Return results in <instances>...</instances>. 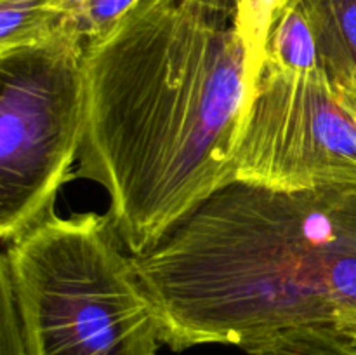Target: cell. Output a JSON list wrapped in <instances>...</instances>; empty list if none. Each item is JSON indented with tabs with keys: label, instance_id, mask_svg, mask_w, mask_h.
<instances>
[{
	"label": "cell",
	"instance_id": "3",
	"mask_svg": "<svg viewBox=\"0 0 356 355\" xmlns=\"http://www.w3.org/2000/svg\"><path fill=\"white\" fill-rule=\"evenodd\" d=\"M108 212H54L6 244L28 355H156L159 317Z\"/></svg>",
	"mask_w": 356,
	"mask_h": 355
},
{
	"label": "cell",
	"instance_id": "8",
	"mask_svg": "<svg viewBox=\"0 0 356 355\" xmlns=\"http://www.w3.org/2000/svg\"><path fill=\"white\" fill-rule=\"evenodd\" d=\"M245 355H356V336L339 324L294 327L242 348Z\"/></svg>",
	"mask_w": 356,
	"mask_h": 355
},
{
	"label": "cell",
	"instance_id": "4",
	"mask_svg": "<svg viewBox=\"0 0 356 355\" xmlns=\"http://www.w3.org/2000/svg\"><path fill=\"white\" fill-rule=\"evenodd\" d=\"M0 237L3 246L54 214L86 129V44L56 28L0 54Z\"/></svg>",
	"mask_w": 356,
	"mask_h": 355
},
{
	"label": "cell",
	"instance_id": "14",
	"mask_svg": "<svg viewBox=\"0 0 356 355\" xmlns=\"http://www.w3.org/2000/svg\"><path fill=\"white\" fill-rule=\"evenodd\" d=\"M287 2H291V0H282V6H284V3H287ZM280 6V7H282Z\"/></svg>",
	"mask_w": 356,
	"mask_h": 355
},
{
	"label": "cell",
	"instance_id": "10",
	"mask_svg": "<svg viewBox=\"0 0 356 355\" xmlns=\"http://www.w3.org/2000/svg\"><path fill=\"white\" fill-rule=\"evenodd\" d=\"M139 0H61L56 28L79 35L83 44L103 37Z\"/></svg>",
	"mask_w": 356,
	"mask_h": 355
},
{
	"label": "cell",
	"instance_id": "7",
	"mask_svg": "<svg viewBox=\"0 0 356 355\" xmlns=\"http://www.w3.org/2000/svg\"><path fill=\"white\" fill-rule=\"evenodd\" d=\"M264 65L294 72L318 68L315 37L299 0L284 3L278 10L268 35Z\"/></svg>",
	"mask_w": 356,
	"mask_h": 355
},
{
	"label": "cell",
	"instance_id": "5",
	"mask_svg": "<svg viewBox=\"0 0 356 355\" xmlns=\"http://www.w3.org/2000/svg\"><path fill=\"white\" fill-rule=\"evenodd\" d=\"M233 181L287 194L356 190V111L318 68L263 66L236 148Z\"/></svg>",
	"mask_w": 356,
	"mask_h": 355
},
{
	"label": "cell",
	"instance_id": "9",
	"mask_svg": "<svg viewBox=\"0 0 356 355\" xmlns=\"http://www.w3.org/2000/svg\"><path fill=\"white\" fill-rule=\"evenodd\" d=\"M61 0H0V54L37 44L56 30Z\"/></svg>",
	"mask_w": 356,
	"mask_h": 355
},
{
	"label": "cell",
	"instance_id": "1",
	"mask_svg": "<svg viewBox=\"0 0 356 355\" xmlns=\"http://www.w3.org/2000/svg\"><path fill=\"white\" fill-rule=\"evenodd\" d=\"M242 0H139L86 45L75 178L103 187L125 249L155 247L233 181L250 103Z\"/></svg>",
	"mask_w": 356,
	"mask_h": 355
},
{
	"label": "cell",
	"instance_id": "12",
	"mask_svg": "<svg viewBox=\"0 0 356 355\" xmlns=\"http://www.w3.org/2000/svg\"><path fill=\"white\" fill-rule=\"evenodd\" d=\"M0 355H28L13 287L3 271H0Z\"/></svg>",
	"mask_w": 356,
	"mask_h": 355
},
{
	"label": "cell",
	"instance_id": "11",
	"mask_svg": "<svg viewBox=\"0 0 356 355\" xmlns=\"http://www.w3.org/2000/svg\"><path fill=\"white\" fill-rule=\"evenodd\" d=\"M280 6L282 0H242V6H240V31H242L247 58H249L250 97L263 72L268 35H270Z\"/></svg>",
	"mask_w": 356,
	"mask_h": 355
},
{
	"label": "cell",
	"instance_id": "2",
	"mask_svg": "<svg viewBox=\"0 0 356 355\" xmlns=\"http://www.w3.org/2000/svg\"><path fill=\"white\" fill-rule=\"evenodd\" d=\"M132 261L174 352L351 326L356 190L287 194L233 181Z\"/></svg>",
	"mask_w": 356,
	"mask_h": 355
},
{
	"label": "cell",
	"instance_id": "6",
	"mask_svg": "<svg viewBox=\"0 0 356 355\" xmlns=\"http://www.w3.org/2000/svg\"><path fill=\"white\" fill-rule=\"evenodd\" d=\"M312 26L318 70L356 111V0H299Z\"/></svg>",
	"mask_w": 356,
	"mask_h": 355
},
{
	"label": "cell",
	"instance_id": "13",
	"mask_svg": "<svg viewBox=\"0 0 356 355\" xmlns=\"http://www.w3.org/2000/svg\"><path fill=\"white\" fill-rule=\"evenodd\" d=\"M343 327H346V329L350 331V333H353L355 336H356V324H351V326H343Z\"/></svg>",
	"mask_w": 356,
	"mask_h": 355
}]
</instances>
